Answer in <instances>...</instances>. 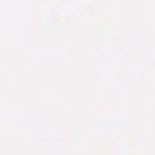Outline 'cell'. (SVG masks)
<instances>
[]
</instances>
